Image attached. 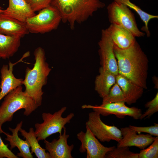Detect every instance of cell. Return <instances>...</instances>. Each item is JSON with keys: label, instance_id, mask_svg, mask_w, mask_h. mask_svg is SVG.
<instances>
[{"label": "cell", "instance_id": "cell-30", "mask_svg": "<svg viewBox=\"0 0 158 158\" xmlns=\"http://www.w3.org/2000/svg\"><path fill=\"white\" fill-rule=\"evenodd\" d=\"M154 124L153 126L146 127H139L132 125H129V127L138 133L143 132L152 136H158V124L155 123Z\"/></svg>", "mask_w": 158, "mask_h": 158}, {"label": "cell", "instance_id": "cell-7", "mask_svg": "<svg viewBox=\"0 0 158 158\" xmlns=\"http://www.w3.org/2000/svg\"><path fill=\"white\" fill-rule=\"evenodd\" d=\"M111 24L121 26L130 32L135 37H144L145 34L138 28L134 15L126 5L114 1L107 7Z\"/></svg>", "mask_w": 158, "mask_h": 158}, {"label": "cell", "instance_id": "cell-25", "mask_svg": "<svg viewBox=\"0 0 158 158\" xmlns=\"http://www.w3.org/2000/svg\"><path fill=\"white\" fill-rule=\"evenodd\" d=\"M125 102L123 94L116 82L111 88L109 93L102 98V103Z\"/></svg>", "mask_w": 158, "mask_h": 158}, {"label": "cell", "instance_id": "cell-20", "mask_svg": "<svg viewBox=\"0 0 158 158\" xmlns=\"http://www.w3.org/2000/svg\"><path fill=\"white\" fill-rule=\"evenodd\" d=\"M21 38L0 33V58L6 59L13 56L20 46Z\"/></svg>", "mask_w": 158, "mask_h": 158}, {"label": "cell", "instance_id": "cell-2", "mask_svg": "<svg viewBox=\"0 0 158 158\" xmlns=\"http://www.w3.org/2000/svg\"><path fill=\"white\" fill-rule=\"evenodd\" d=\"M35 63L31 69L27 67L25 71L23 85L25 92L32 97L39 107L42 103L44 92L43 87L47 83L48 76L51 69L46 62L45 51L41 47L35 50Z\"/></svg>", "mask_w": 158, "mask_h": 158}, {"label": "cell", "instance_id": "cell-32", "mask_svg": "<svg viewBox=\"0 0 158 158\" xmlns=\"http://www.w3.org/2000/svg\"><path fill=\"white\" fill-rule=\"evenodd\" d=\"M4 10L3 9V8L0 6V13H2L4 11Z\"/></svg>", "mask_w": 158, "mask_h": 158}, {"label": "cell", "instance_id": "cell-3", "mask_svg": "<svg viewBox=\"0 0 158 158\" xmlns=\"http://www.w3.org/2000/svg\"><path fill=\"white\" fill-rule=\"evenodd\" d=\"M51 5L59 11L61 21L68 23L72 29L76 23L84 22L105 6L101 0H54Z\"/></svg>", "mask_w": 158, "mask_h": 158}, {"label": "cell", "instance_id": "cell-5", "mask_svg": "<svg viewBox=\"0 0 158 158\" xmlns=\"http://www.w3.org/2000/svg\"><path fill=\"white\" fill-rule=\"evenodd\" d=\"M67 109L66 107L53 114L50 113H43L42 118L43 122L36 123L35 125V133L39 141L46 140L49 136L57 133H62V129L65 125L70 123L74 116L73 113H71L66 117L62 116Z\"/></svg>", "mask_w": 158, "mask_h": 158}, {"label": "cell", "instance_id": "cell-1", "mask_svg": "<svg viewBox=\"0 0 158 158\" xmlns=\"http://www.w3.org/2000/svg\"><path fill=\"white\" fill-rule=\"evenodd\" d=\"M113 49L118 73L147 89L148 60L136 40L127 49H121L114 45Z\"/></svg>", "mask_w": 158, "mask_h": 158}, {"label": "cell", "instance_id": "cell-21", "mask_svg": "<svg viewBox=\"0 0 158 158\" xmlns=\"http://www.w3.org/2000/svg\"><path fill=\"white\" fill-rule=\"evenodd\" d=\"M21 135L25 138L31 148V153H34L38 158H51L49 152L46 149L42 148L38 143L32 128H30L29 132L21 128L19 130Z\"/></svg>", "mask_w": 158, "mask_h": 158}, {"label": "cell", "instance_id": "cell-31", "mask_svg": "<svg viewBox=\"0 0 158 158\" xmlns=\"http://www.w3.org/2000/svg\"><path fill=\"white\" fill-rule=\"evenodd\" d=\"M6 157L7 158H18L8 147L3 141L0 136V158Z\"/></svg>", "mask_w": 158, "mask_h": 158}, {"label": "cell", "instance_id": "cell-4", "mask_svg": "<svg viewBox=\"0 0 158 158\" xmlns=\"http://www.w3.org/2000/svg\"><path fill=\"white\" fill-rule=\"evenodd\" d=\"M0 106V134L4 133L3 123L11 121L14 113L24 109V115L28 116L39 107L32 98L23 90L22 85L12 90L4 97Z\"/></svg>", "mask_w": 158, "mask_h": 158}, {"label": "cell", "instance_id": "cell-8", "mask_svg": "<svg viewBox=\"0 0 158 158\" xmlns=\"http://www.w3.org/2000/svg\"><path fill=\"white\" fill-rule=\"evenodd\" d=\"M86 126L102 142H109L113 140L118 142L122 139L120 129L115 126H109L104 123L101 119L100 115L96 112L89 113Z\"/></svg>", "mask_w": 158, "mask_h": 158}, {"label": "cell", "instance_id": "cell-18", "mask_svg": "<svg viewBox=\"0 0 158 158\" xmlns=\"http://www.w3.org/2000/svg\"><path fill=\"white\" fill-rule=\"evenodd\" d=\"M23 125V121L18 123L15 128H9V130L11 132L12 135L4 132L6 136L5 140L9 142L10 145V150H12L15 147H17L20 151L17 153V156L23 158H32L33 156L30 151V146L28 142L24 140L18 136V132L21 128Z\"/></svg>", "mask_w": 158, "mask_h": 158}, {"label": "cell", "instance_id": "cell-15", "mask_svg": "<svg viewBox=\"0 0 158 158\" xmlns=\"http://www.w3.org/2000/svg\"><path fill=\"white\" fill-rule=\"evenodd\" d=\"M116 82L121 88L128 104L135 103L143 94L144 88L119 73L116 76Z\"/></svg>", "mask_w": 158, "mask_h": 158}, {"label": "cell", "instance_id": "cell-24", "mask_svg": "<svg viewBox=\"0 0 158 158\" xmlns=\"http://www.w3.org/2000/svg\"><path fill=\"white\" fill-rule=\"evenodd\" d=\"M117 117L122 118L125 116L133 118L134 119H140L142 113L141 109L135 107H129L125 104L116 109L112 113Z\"/></svg>", "mask_w": 158, "mask_h": 158}, {"label": "cell", "instance_id": "cell-29", "mask_svg": "<svg viewBox=\"0 0 158 158\" xmlns=\"http://www.w3.org/2000/svg\"><path fill=\"white\" fill-rule=\"evenodd\" d=\"M35 12L51 5L54 0H24Z\"/></svg>", "mask_w": 158, "mask_h": 158}, {"label": "cell", "instance_id": "cell-23", "mask_svg": "<svg viewBox=\"0 0 158 158\" xmlns=\"http://www.w3.org/2000/svg\"><path fill=\"white\" fill-rule=\"evenodd\" d=\"M125 104L124 102L102 103L99 105L85 104L82 106L81 108L92 109L94 111L99 113L100 115L107 116L112 114L113 111Z\"/></svg>", "mask_w": 158, "mask_h": 158}, {"label": "cell", "instance_id": "cell-10", "mask_svg": "<svg viewBox=\"0 0 158 158\" xmlns=\"http://www.w3.org/2000/svg\"><path fill=\"white\" fill-rule=\"evenodd\" d=\"M98 44L101 67L117 75L118 71L114 51V44L106 29L102 30L101 39Z\"/></svg>", "mask_w": 158, "mask_h": 158}, {"label": "cell", "instance_id": "cell-9", "mask_svg": "<svg viewBox=\"0 0 158 158\" xmlns=\"http://www.w3.org/2000/svg\"><path fill=\"white\" fill-rule=\"evenodd\" d=\"M86 132L80 131L77 137L81 142L80 152L86 153L87 158H105L107 153L113 150L114 146L106 147L102 144L86 126Z\"/></svg>", "mask_w": 158, "mask_h": 158}, {"label": "cell", "instance_id": "cell-11", "mask_svg": "<svg viewBox=\"0 0 158 158\" xmlns=\"http://www.w3.org/2000/svg\"><path fill=\"white\" fill-rule=\"evenodd\" d=\"M122 138L117 147L135 146L142 150L150 145L155 137L149 134H137V132L129 126L121 128Z\"/></svg>", "mask_w": 158, "mask_h": 158}, {"label": "cell", "instance_id": "cell-22", "mask_svg": "<svg viewBox=\"0 0 158 158\" xmlns=\"http://www.w3.org/2000/svg\"><path fill=\"white\" fill-rule=\"evenodd\" d=\"M116 2L124 4L129 8L135 11L139 16L141 20L144 24V25L141 28V30L145 32L148 37L150 36V32L148 28V23L152 19L158 18L157 15H153L148 13L142 10L138 6L131 2L130 0H113Z\"/></svg>", "mask_w": 158, "mask_h": 158}, {"label": "cell", "instance_id": "cell-17", "mask_svg": "<svg viewBox=\"0 0 158 158\" xmlns=\"http://www.w3.org/2000/svg\"><path fill=\"white\" fill-rule=\"evenodd\" d=\"M2 13L25 23L36 14L24 0H9L8 7Z\"/></svg>", "mask_w": 158, "mask_h": 158}, {"label": "cell", "instance_id": "cell-27", "mask_svg": "<svg viewBox=\"0 0 158 158\" xmlns=\"http://www.w3.org/2000/svg\"><path fill=\"white\" fill-rule=\"evenodd\" d=\"M147 148L141 150L138 153V158H158V136Z\"/></svg>", "mask_w": 158, "mask_h": 158}, {"label": "cell", "instance_id": "cell-12", "mask_svg": "<svg viewBox=\"0 0 158 158\" xmlns=\"http://www.w3.org/2000/svg\"><path fill=\"white\" fill-rule=\"evenodd\" d=\"M63 134L60 133L58 139H54L51 142L46 140H44L45 149L49 153L51 158H73L71 152L74 145H69L67 141L69 137L66 134L65 127L63 128Z\"/></svg>", "mask_w": 158, "mask_h": 158}, {"label": "cell", "instance_id": "cell-6", "mask_svg": "<svg viewBox=\"0 0 158 158\" xmlns=\"http://www.w3.org/2000/svg\"><path fill=\"white\" fill-rule=\"evenodd\" d=\"M61 21L59 11L51 5L28 18L25 23L29 33L44 34L56 29Z\"/></svg>", "mask_w": 158, "mask_h": 158}, {"label": "cell", "instance_id": "cell-14", "mask_svg": "<svg viewBox=\"0 0 158 158\" xmlns=\"http://www.w3.org/2000/svg\"><path fill=\"white\" fill-rule=\"evenodd\" d=\"M29 33L25 23L0 13V33L22 38Z\"/></svg>", "mask_w": 158, "mask_h": 158}, {"label": "cell", "instance_id": "cell-26", "mask_svg": "<svg viewBox=\"0 0 158 158\" xmlns=\"http://www.w3.org/2000/svg\"><path fill=\"white\" fill-rule=\"evenodd\" d=\"M138 153L131 152L129 147H116L108 152L105 158H138Z\"/></svg>", "mask_w": 158, "mask_h": 158}, {"label": "cell", "instance_id": "cell-16", "mask_svg": "<svg viewBox=\"0 0 158 158\" xmlns=\"http://www.w3.org/2000/svg\"><path fill=\"white\" fill-rule=\"evenodd\" d=\"M106 29L114 45L120 49L129 48L136 40L130 32L121 26L111 24Z\"/></svg>", "mask_w": 158, "mask_h": 158}, {"label": "cell", "instance_id": "cell-13", "mask_svg": "<svg viewBox=\"0 0 158 158\" xmlns=\"http://www.w3.org/2000/svg\"><path fill=\"white\" fill-rule=\"evenodd\" d=\"M24 57L15 63L10 61L8 65H3L0 70V101L9 92L23 85V79L18 78L13 73L14 66L21 61Z\"/></svg>", "mask_w": 158, "mask_h": 158}, {"label": "cell", "instance_id": "cell-19", "mask_svg": "<svg viewBox=\"0 0 158 158\" xmlns=\"http://www.w3.org/2000/svg\"><path fill=\"white\" fill-rule=\"evenodd\" d=\"M99 74L95 78V89L102 98L109 93L112 86L116 83V76L101 67Z\"/></svg>", "mask_w": 158, "mask_h": 158}, {"label": "cell", "instance_id": "cell-28", "mask_svg": "<svg viewBox=\"0 0 158 158\" xmlns=\"http://www.w3.org/2000/svg\"><path fill=\"white\" fill-rule=\"evenodd\" d=\"M145 107L148 109L143 114L140 119L150 118L152 115L158 111V92H157L154 97L151 100L147 102L145 104Z\"/></svg>", "mask_w": 158, "mask_h": 158}]
</instances>
